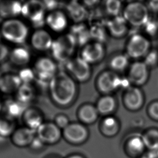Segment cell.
I'll list each match as a JSON object with an SVG mask.
<instances>
[{
    "mask_svg": "<svg viewBox=\"0 0 158 158\" xmlns=\"http://www.w3.org/2000/svg\"><path fill=\"white\" fill-rule=\"evenodd\" d=\"M49 91L52 101L61 107L70 106L78 96L77 83L66 71H58L50 82Z\"/></svg>",
    "mask_w": 158,
    "mask_h": 158,
    "instance_id": "1",
    "label": "cell"
},
{
    "mask_svg": "<svg viewBox=\"0 0 158 158\" xmlns=\"http://www.w3.org/2000/svg\"><path fill=\"white\" fill-rule=\"evenodd\" d=\"M29 28L26 24L17 19H6L2 23L0 33L6 41L16 44L26 42L29 36Z\"/></svg>",
    "mask_w": 158,
    "mask_h": 158,
    "instance_id": "2",
    "label": "cell"
},
{
    "mask_svg": "<svg viewBox=\"0 0 158 158\" xmlns=\"http://www.w3.org/2000/svg\"><path fill=\"white\" fill-rule=\"evenodd\" d=\"M130 84L128 78H122L117 73L110 70L101 73L96 81L97 90L103 95L111 94L120 88L127 89L130 87Z\"/></svg>",
    "mask_w": 158,
    "mask_h": 158,
    "instance_id": "3",
    "label": "cell"
},
{
    "mask_svg": "<svg viewBox=\"0 0 158 158\" xmlns=\"http://www.w3.org/2000/svg\"><path fill=\"white\" fill-rule=\"evenodd\" d=\"M77 46L75 39L68 33L53 40L50 51L56 61L65 63L73 58L72 56Z\"/></svg>",
    "mask_w": 158,
    "mask_h": 158,
    "instance_id": "4",
    "label": "cell"
},
{
    "mask_svg": "<svg viewBox=\"0 0 158 158\" xmlns=\"http://www.w3.org/2000/svg\"><path fill=\"white\" fill-rule=\"evenodd\" d=\"M122 14L128 24L133 27L143 26L150 19L148 7L140 2L129 3L123 9Z\"/></svg>",
    "mask_w": 158,
    "mask_h": 158,
    "instance_id": "5",
    "label": "cell"
},
{
    "mask_svg": "<svg viewBox=\"0 0 158 158\" xmlns=\"http://www.w3.org/2000/svg\"><path fill=\"white\" fill-rule=\"evenodd\" d=\"M45 11L43 1L31 0L22 4L21 15L37 29L45 24Z\"/></svg>",
    "mask_w": 158,
    "mask_h": 158,
    "instance_id": "6",
    "label": "cell"
},
{
    "mask_svg": "<svg viewBox=\"0 0 158 158\" xmlns=\"http://www.w3.org/2000/svg\"><path fill=\"white\" fill-rule=\"evenodd\" d=\"M66 73L76 82L85 83L90 79L92 75L91 65L80 56L71 58L65 63Z\"/></svg>",
    "mask_w": 158,
    "mask_h": 158,
    "instance_id": "7",
    "label": "cell"
},
{
    "mask_svg": "<svg viewBox=\"0 0 158 158\" xmlns=\"http://www.w3.org/2000/svg\"><path fill=\"white\" fill-rule=\"evenodd\" d=\"M32 69L35 75V79L41 83L48 86L58 72L55 61L47 57H42L37 59Z\"/></svg>",
    "mask_w": 158,
    "mask_h": 158,
    "instance_id": "8",
    "label": "cell"
},
{
    "mask_svg": "<svg viewBox=\"0 0 158 158\" xmlns=\"http://www.w3.org/2000/svg\"><path fill=\"white\" fill-rule=\"evenodd\" d=\"M150 43L143 35L135 34L130 37L126 46V54L129 58L138 59L150 52Z\"/></svg>",
    "mask_w": 158,
    "mask_h": 158,
    "instance_id": "9",
    "label": "cell"
},
{
    "mask_svg": "<svg viewBox=\"0 0 158 158\" xmlns=\"http://www.w3.org/2000/svg\"><path fill=\"white\" fill-rule=\"evenodd\" d=\"M105 48L103 43L93 41L83 47L81 57L90 65L101 62L105 57Z\"/></svg>",
    "mask_w": 158,
    "mask_h": 158,
    "instance_id": "10",
    "label": "cell"
},
{
    "mask_svg": "<svg viewBox=\"0 0 158 158\" xmlns=\"http://www.w3.org/2000/svg\"><path fill=\"white\" fill-rule=\"evenodd\" d=\"M63 135L69 143L79 145L84 143L88 139L89 131L81 123H73L63 130Z\"/></svg>",
    "mask_w": 158,
    "mask_h": 158,
    "instance_id": "11",
    "label": "cell"
},
{
    "mask_svg": "<svg viewBox=\"0 0 158 158\" xmlns=\"http://www.w3.org/2000/svg\"><path fill=\"white\" fill-rule=\"evenodd\" d=\"M143 92L137 86H130L125 90L123 101L126 109L137 111L141 109L144 104Z\"/></svg>",
    "mask_w": 158,
    "mask_h": 158,
    "instance_id": "12",
    "label": "cell"
},
{
    "mask_svg": "<svg viewBox=\"0 0 158 158\" xmlns=\"http://www.w3.org/2000/svg\"><path fill=\"white\" fill-rule=\"evenodd\" d=\"M37 136L44 144H54L60 141L62 131L54 123L44 122L36 131Z\"/></svg>",
    "mask_w": 158,
    "mask_h": 158,
    "instance_id": "13",
    "label": "cell"
},
{
    "mask_svg": "<svg viewBox=\"0 0 158 158\" xmlns=\"http://www.w3.org/2000/svg\"><path fill=\"white\" fill-rule=\"evenodd\" d=\"M149 78V68L141 61H136L129 68L128 78L131 84L135 86L143 85Z\"/></svg>",
    "mask_w": 158,
    "mask_h": 158,
    "instance_id": "14",
    "label": "cell"
},
{
    "mask_svg": "<svg viewBox=\"0 0 158 158\" xmlns=\"http://www.w3.org/2000/svg\"><path fill=\"white\" fill-rule=\"evenodd\" d=\"M53 42L51 35L42 28L35 30L30 38V44L32 47L39 52L50 50Z\"/></svg>",
    "mask_w": 158,
    "mask_h": 158,
    "instance_id": "15",
    "label": "cell"
},
{
    "mask_svg": "<svg viewBox=\"0 0 158 158\" xmlns=\"http://www.w3.org/2000/svg\"><path fill=\"white\" fill-rule=\"evenodd\" d=\"M68 15L60 10L50 11L45 18V24L54 32H63L68 27Z\"/></svg>",
    "mask_w": 158,
    "mask_h": 158,
    "instance_id": "16",
    "label": "cell"
},
{
    "mask_svg": "<svg viewBox=\"0 0 158 158\" xmlns=\"http://www.w3.org/2000/svg\"><path fill=\"white\" fill-rule=\"evenodd\" d=\"M36 132L26 126L16 128L10 138L11 143L17 148L30 146Z\"/></svg>",
    "mask_w": 158,
    "mask_h": 158,
    "instance_id": "17",
    "label": "cell"
},
{
    "mask_svg": "<svg viewBox=\"0 0 158 158\" xmlns=\"http://www.w3.org/2000/svg\"><path fill=\"white\" fill-rule=\"evenodd\" d=\"M128 24L122 15L112 17L105 22V28L111 36L116 39L124 37L128 31Z\"/></svg>",
    "mask_w": 158,
    "mask_h": 158,
    "instance_id": "18",
    "label": "cell"
},
{
    "mask_svg": "<svg viewBox=\"0 0 158 158\" xmlns=\"http://www.w3.org/2000/svg\"><path fill=\"white\" fill-rule=\"evenodd\" d=\"M22 84L17 74L6 73L0 77V91L5 94L16 93Z\"/></svg>",
    "mask_w": 158,
    "mask_h": 158,
    "instance_id": "19",
    "label": "cell"
},
{
    "mask_svg": "<svg viewBox=\"0 0 158 158\" xmlns=\"http://www.w3.org/2000/svg\"><path fill=\"white\" fill-rule=\"evenodd\" d=\"M99 115L96 105L91 103L81 105L77 111L78 118L84 125L94 124L98 119Z\"/></svg>",
    "mask_w": 158,
    "mask_h": 158,
    "instance_id": "20",
    "label": "cell"
},
{
    "mask_svg": "<svg viewBox=\"0 0 158 158\" xmlns=\"http://www.w3.org/2000/svg\"><path fill=\"white\" fill-rule=\"evenodd\" d=\"M22 117L26 127L36 132L44 123L42 114L35 107H28Z\"/></svg>",
    "mask_w": 158,
    "mask_h": 158,
    "instance_id": "21",
    "label": "cell"
},
{
    "mask_svg": "<svg viewBox=\"0 0 158 158\" xmlns=\"http://www.w3.org/2000/svg\"><path fill=\"white\" fill-rule=\"evenodd\" d=\"M117 105V101L114 97L112 94H106L98 99L96 107L100 115L107 117L115 112Z\"/></svg>",
    "mask_w": 158,
    "mask_h": 158,
    "instance_id": "22",
    "label": "cell"
},
{
    "mask_svg": "<svg viewBox=\"0 0 158 158\" xmlns=\"http://www.w3.org/2000/svg\"><path fill=\"white\" fill-rule=\"evenodd\" d=\"M22 3L19 1H0V16L6 19H16L21 15Z\"/></svg>",
    "mask_w": 158,
    "mask_h": 158,
    "instance_id": "23",
    "label": "cell"
},
{
    "mask_svg": "<svg viewBox=\"0 0 158 158\" xmlns=\"http://www.w3.org/2000/svg\"><path fill=\"white\" fill-rule=\"evenodd\" d=\"M68 16L76 23H81L88 17L87 9L83 3L72 1L66 4Z\"/></svg>",
    "mask_w": 158,
    "mask_h": 158,
    "instance_id": "24",
    "label": "cell"
},
{
    "mask_svg": "<svg viewBox=\"0 0 158 158\" xmlns=\"http://www.w3.org/2000/svg\"><path fill=\"white\" fill-rule=\"evenodd\" d=\"M27 108V105L22 104L15 99L6 100L3 104L2 110L4 111L6 117L14 120L22 117Z\"/></svg>",
    "mask_w": 158,
    "mask_h": 158,
    "instance_id": "25",
    "label": "cell"
},
{
    "mask_svg": "<svg viewBox=\"0 0 158 158\" xmlns=\"http://www.w3.org/2000/svg\"><path fill=\"white\" fill-rule=\"evenodd\" d=\"M127 153L133 158H140L147 150L141 136H133L128 139L125 145Z\"/></svg>",
    "mask_w": 158,
    "mask_h": 158,
    "instance_id": "26",
    "label": "cell"
},
{
    "mask_svg": "<svg viewBox=\"0 0 158 158\" xmlns=\"http://www.w3.org/2000/svg\"><path fill=\"white\" fill-rule=\"evenodd\" d=\"M69 33L75 39L77 45L83 47L90 42L91 36L89 28L84 24L76 23L71 27Z\"/></svg>",
    "mask_w": 158,
    "mask_h": 158,
    "instance_id": "27",
    "label": "cell"
},
{
    "mask_svg": "<svg viewBox=\"0 0 158 158\" xmlns=\"http://www.w3.org/2000/svg\"><path fill=\"white\" fill-rule=\"evenodd\" d=\"M9 57L13 65L17 66H24L30 62L31 54L26 48L18 47L10 52Z\"/></svg>",
    "mask_w": 158,
    "mask_h": 158,
    "instance_id": "28",
    "label": "cell"
},
{
    "mask_svg": "<svg viewBox=\"0 0 158 158\" xmlns=\"http://www.w3.org/2000/svg\"><path fill=\"white\" fill-rule=\"evenodd\" d=\"M100 130L102 133L106 137H114L119 131V122L112 115L105 117L101 122Z\"/></svg>",
    "mask_w": 158,
    "mask_h": 158,
    "instance_id": "29",
    "label": "cell"
},
{
    "mask_svg": "<svg viewBox=\"0 0 158 158\" xmlns=\"http://www.w3.org/2000/svg\"><path fill=\"white\" fill-rule=\"evenodd\" d=\"M141 137L147 150L151 151L158 150V128H148L143 133Z\"/></svg>",
    "mask_w": 158,
    "mask_h": 158,
    "instance_id": "30",
    "label": "cell"
},
{
    "mask_svg": "<svg viewBox=\"0 0 158 158\" xmlns=\"http://www.w3.org/2000/svg\"><path fill=\"white\" fill-rule=\"evenodd\" d=\"M129 65V57L126 54H118L112 57L109 62L110 70L120 73L125 70Z\"/></svg>",
    "mask_w": 158,
    "mask_h": 158,
    "instance_id": "31",
    "label": "cell"
},
{
    "mask_svg": "<svg viewBox=\"0 0 158 158\" xmlns=\"http://www.w3.org/2000/svg\"><path fill=\"white\" fill-rule=\"evenodd\" d=\"M16 128L14 120L8 117H0V138L10 139Z\"/></svg>",
    "mask_w": 158,
    "mask_h": 158,
    "instance_id": "32",
    "label": "cell"
},
{
    "mask_svg": "<svg viewBox=\"0 0 158 158\" xmlns=\"http://www.w3.org/2000/svg\"><path fill=\"white\" fill-rule=\"evenodd\" d=\"M35 91L30 84H22L16 92V99L27 105L34 99Z\"/></svg>",
    "mask_w": 158,
    "mask_h": 158,
    "instance_id": "33",
    "label": "cell"
},
{
    "mask_svg": "<svg viewBox=\"0 0 158 158\" xmlns=\"http://www.w3.org/2000/svg\"><path fill=\"white\" fill-rule=\"evenodd\" d=\"M91 39L94 41L103 43L106 36V29L105 26L101 23H94L90 28Z\"/></svg>",
    "mask_w": 158,
    "mask_h": 158,
    "instance_id": "34",
    "label": "cell"
},
{
    "mask_svg": "<svg viewBox=\"0 0 158 158\" xmlns=\"http://www.w3.org/2000/svg\"><path fill=\"white\" fill-rule=\"evenodd\" d=\"M104 9L105 12L111 17L119 16L123 10L122 2L117 0L106 1L104 4Z\"/></svg>",
    "mask_w": 158,
    "mask_h": 158,
    "instance_id": "35",
    "label": "cell"
},
{
    "mask_svg": "<svg viewBox=\"0 0 158 158\" xmlns=\"http://www.w3.org/2000/svg\"><path fill=\"white\" fill-rule=\"evenodd\" d=\"M21 79L22 84H30V83L35 79V75L33 69L24 68L17 74Z\"/></svg>",
    "mask_w": 158,
    "mask_h": 158,
    "instance_id": "36",
    "label": "cell"
},
{
    "mask_svg": "<svg viewBox=\"0 0 158 158\" xmlns=\"http://www.w3.org/2000/svg\"><path fill=\"white\" fill-rule=\"evenodd\" d=\"M143 62L148 67H154L158 63V52L156 50H151L145 56Z\"/></svg>",
    "mask_w": 158,
    "mask_h": 158,
    "instance_id": "37",
    "label": "cell"
},
{
    "mask_svg": "<svg viewBox=\"0 0 158 158\" xmlns=\"http://www.w3.org/2000/svg\"><path fill=\"white\" fill-rule=\"evenodd\" d=\"M54 123L60 130H64L70 124L68 117L65 114H60L57 115L55 119Z\"/></svg>",
    "mask_w": 158,
    "mask_h": 158,
    "instance_id": "38",
    "label": "cell"
},
{
    "mask_svg": "<svg viewBox=\"0 0 158 158\" xmlns=\"http://www.w3.org/2000/svg\"><path fill=\"white\" fill-rule=\"evenodd\" d=\"M146 33L150 36H154L158 31V24L156 22L150 19L143 26Z\"/></svg>",
    "mask_w": 158,
    "mask_h": 158,
    "instance_id": "39",
    "label": "cell"
},
{
    "mask_svg": "<svg viewBox=\"0 0 158 158\" xmlns=\"http://www.w3.org/2000/svg\"><path fill=\"white\" fill-rule=\"evenodd\" d=\"M148 113L151 119L158 122V101L153 102L149 105Z\"/></svg>",
    "mask_w": 158,
    "mask_h": 158,
    "instance_id": "40",
    "label": "cell"
},
{
    "mask_svg": "<svg viewBox=\"0 0 158 158\" xmlns=\"http://www.w3.org/2000/svg\"><path fill=\"white\" fill-rule=\"evenodd\" d=\"M43 3L46 10L50 11V12L58 10L60 6L59 2L55 1H43Z\"/></svg>",
    "mask_w": 158,
    "mask_h": 158,
    "instance_id": "41",
    "label": "cell"
},
{
    "mask_svg": "<svg viewBox=\"0 0 158 158\" xmlns=\"http://www.w3.org/2000/svg\"><path fill=\"white\" fill-rule=\"evenodd\" d=\"M10 52L6 45L0 43V63L9 57Z\"/></svg>",
    "mask_w": 158,
    "mask_h": 158,
    "instance_id": "42",
    "label": "cell"
},
{
    "mask_svg": "<svg viewBox=\"0 0 158 158\" xmlns=\"http://www.w3.org/2000/svg\"><path fill=\"white\" fill-rule=\"evenodd\" d=\"M44 145L45 144L43 143V141L36 135V137H35L34 139L32 140V143L30 144V147L33 150H40Z\"/></svg>",
    "mask_w": 158,
    "mask_h": 158,
    "instance_id": "43",
    "label": "cell"
},
{
    "mask_svg": "<svg viewBox=\"0 0 158 158\" xmlns=\"http://www.w3.org/2000/svg\"><path fill=\"white\" fill-rule=\"evenodd\" d=\"M148 152H145L140 158H158V150L151 151L148 150Z\"/></svg>",
    "mask_w": 158,
    "mask_h": 158,
    "instance_id": "44",
    "label": "cell"
},
{
    "mask_svg": "<svg viewBox=\"0 0 158 158\" xmlns=\"http://www.w3.org/2000/svg\"><path fill=\"white\" fill-rule=\"evenodd\" d=\"M146 6L148 7V10L152 11L154 13L158 12V1H150L148 2Z\"/></svg>",
    "mask_w": 158,
    "mask_h": 158,
    "instance_id": "45",
    "label": "cell"
},
{
    "mask_svg": "<svg viewBox=\"0 0 158 158\" xmlns=\"http://www.w3.org/2000/svg\"><path fill=\"white\" fill-rule=\"evenodd\" d=\"M98 1H85L82 2V3L86 8H91L94 6H96L98 4V3H99Z\"/></svg>",
    "mask_w": 158,
    "mask_h": 158,
    "instance_id": "46",
    "label": "cell"
},
{
    "mask_svg": "<svg viewBox=\"0 0 158 158\" xmlns=\"http://www.w3.org/2000/svg\"><path fill=\"white\" fill-rule=\"evenodd\" d=\"M67 158H84L83 156H81V155L79 154H73L71 155L70 156H69Z\"/></svg>",
    "mask_w": 158,
    "mask_h": 158,
    "instance_id": "47",
    "label": "cell"
},
{
    "mask_svg": "<svg viewBox=\"0 0 158 158\" xmlns=\"http://www.w3.org/2000/svg\"><path fill=\"white\" fill-rule=\"evenodd\" d=\"M2 108H3V104H2V102H1V99H0V112L2 111Z\"/></svg>",
    "mask_w": 158,
    "mask_h": 158,
    "instance_id": "48",
    "label": "cell"
},
{
    "mask_svg": "<svg viewBox=\"0 0 158 158\" xmlns=\"http://www.w3.org/2000/svg\"><path fill=\"white\" fill-rule=\"evenodd\" d=\"M1 36V33H0V36Z\"/></svg>",
    "mask_w": 158,
    "mask_h": 158,
    "instance_id": "49",
    "label": "cell"
},
{
    "mask_svg": "<svg viewBox=\"0 0 158 158\" xmlns=\"http://www.w3.org/2000/svg\"><path fill=\"white\" fill-rule=\"evenodd\" d=\"M1 75H0V77H1Z\"/></svg>",
    "mask_w": 158,
    "mask_h": 158,
    "instance_id": "50",
    "label": "cell"
}]
</instances>
